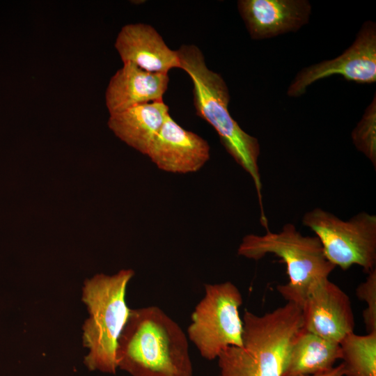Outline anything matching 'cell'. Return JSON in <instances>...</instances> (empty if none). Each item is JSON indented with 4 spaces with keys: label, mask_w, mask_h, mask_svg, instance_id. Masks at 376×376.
<instances>
[{
    "label": "cell",
    "mask_w": 376,
    "mask_h": 376,
    "mask_svg": "<svg viewBox=\"0 0 376 376\" xmlns=\"http://www.w3.org/2000/svg\"><path fill=\"white\" fill-rule=\"evenodd\" d=\"M116 358L132 376H193L186 334L156 306L131 309Z\"/></svg>",
    "instance_id": "obj_1"
},
{
    "label": "cell",
    "mask_w": 376,
    "mask_h": 376,
    "mask_svg": "<svg viewBox=\"0 0 376 376\" xmlns=\"http://www.w3.org/2000/svg\"><path fill=\"white\" fill-rule=\"evenodd\" d=\"M242 322V345L220 353L219 376H283L293 340L302 328L301 309L287 302L262 315L246 310Z\"/></svg>",
    "instance_id": "obj_2"
},
{
    "label": "cell",
    "mask_w": 376,
    "mask_h": 376,
    "mask_svg": "<svg viewBox=\"0 0 376 376\" xmlns=\"http://www.w3.org/2000/svg\"><path fill=\"white\" fill-rule=\"evenodd\" d=\"M177 53L180 68L188 74L193 83L196 114L215 130L227 152L251 176L257 191L261 217H264L258 139L244 131L231 116L228 107V86L219 74L207 68L201 49L194 45H185Z\"/></svg>",
    "instance_id": "obj_3"
},
{
    "label": "cell",
    "mask_w": 376,
    "mask_h": 376,
    "mask_svg": "<svg viewBox=\"0 0 376 376\" xmlns=\"http://www.w3.org/2000/svg\"><path fill=\"white\" fill-rule=\"evenodd\" d=\"M131 269L113 275L98 274L84 282L83 302L89 316L83 325V344L88 350L84 363L90 370L116 374L118 338L131 309L125 300Z\"/></svg>",
    "instance_id": "obj_4"
},
{
    "label": "cell",
    "mask_w": 376,
    "mask_h": 376,
    "mask_svg": "<svg viewBox=\"0 0 376 376\" xmlns=\"http://www.w3.org/2000/svg\"><path fill=\"white\" fill-rule=\"evenodd\" d=\"M237 253L254 260L267 254L281 258L286 265L289 281L278 285L276 290L287 302H292L300 308L310 288L315 282L329 278L336 267L325 257L316 236L303 235L290 223L277 233L267 230L263 235H246Z\"/></svg>",
    "instance_id": "obj_5"
},
{
    "label": "cell",
    "mask_w": 376,
    "mask_h": 376,
    "mask_svg": "<svg viewBox=\"0 0 376 376\" xmlns=\"http://www.w3.org/2000/svg\"><path fill=\"white\" fill-rule=\"evenodd\" d=\"M205 295L194 308L187 336L201 357L217 359L228 347L242 345L243 302L237 287L230 281L205 284Z\"/></svg>",
    "instance_id": "obj_6"
},
{
    "label": "cell",
    "mask_w": 376,
    "mask_h": 376,
    "mask_svg": "<svg viewBox=\"0 0 376 376\" xmlns=\"http://www.w3.org/2000/svg\"><path fill=\"white\" fill-rule=\"evenodd\" d=\"M302 224L319 239L327 259L343 270L354 265L369 273L376 265V216L361 212L348 220L319 207L307 212Z\"/></svg>",
    "instance_id": "obj_7"
},
{
    "label": "cell",
    "mask_w": 376,
    "mask_h": 376,
    "mask_svg": "<svg viewBox=\"0 0 376 376\" xmlns=\"http://www.w3.org/2000/svg\"><path fill=\"white\" fill-rule=\"evenodd\" d=\"M334 75L359 84L376 81V25L366 21L352 45L338 57L302 69L288 87L290 97L303 95L314 82Z\"/></svg>",
    "instance_id": "obj_8"
},
{
    "label": "cell",
    "mask_w": 376,
    "mask_h": 376,
    "mask_svg": "<svg viewBox=\"0 0 376 376\" xmlns=\"http://www.w3.org/2000/svg\"><path fill=\"white\" fill-rule=\"evenodd\" d=\"M301 309L304 330L337 343L354 332L351 301L329 278L315 282L310 288Z\"/></svg>",
    "instance_id": "obj_9"
},
{
    "label": "cell",
    "mask_w": 376,
    "mask_h": 376,
    "mask_svg": "<svg viewBox=\"0 0 376 376\" xmlns=\"http://www.w3.org/2000/svg\"><path fill=\"white\" fill-rule=\"evenodd\" d=\"M210 152L207 141L182 127L169 114L147 155L161 170L189 173L205 165L210 159Z\"/></svg>",
    "instance_id": "obj_10"
},
{
    "label": "cell",
    "mask_w": 376,
    "mask_h": 376,
    "mask_svg": "<svg viewBox=\"0 0 376 376\" xmlns=\"http://www.w3.org/2000/svg\"><path fill=\"white\" fill-rule=\"evenodd\" d=\"M237 8L256 40L296 31L308 23L311 13L306 0H240Z\"/></svg>",
    "instance_id": "obj_11"
},
{
    "label": "cell",
    "mask_w": 376,
    "mask_h": 376,
    "mask_svg": "<svg viewBox=\"0 0 376 376\" xmlns=\"http://www.w3.org/2000/svg\"><path fill=\"white\" fill-rule=\"evenodd\" d=\"M114 46L123 63H132L148 72L168 74L173 68H180L177 51L170 49L149 24L123 26Z\"/></svg>",
    "instance_id": "obj_12"
},
{
    "label": "cell",
    "mask_w": 376,
    "mask_h": 376,
    "mask_svg": "<svg viewBox=\"0 0 376 376\" xmlns=\"http://www.w3.org/2000/svg\"><path fill=\"white\" fill-rule=\"evenodd\" d=\"M169 81L166 73L148 72L132 63H123L110 79L105 91L109 115L162 100Z\"/></svg>",
    "instance_id": "obj_13"
},
{
    "label": "cell",
    "mask_w": 376,
    "mask_h": 376,
    "mask_svg": "<svg viewBox=\"0 0 376 376\" xmlns=\"http://www.w3.org/2000/svg\"><path fill=\"white\" fill-rule=\"evenodd\" d=\"M169 114V107L158 100L109 115L108 126L118 138L147 155Z\"/></svg>",
    "instance_id": "obj_14"
},
{
    "label": "cell",
    "mask_w": 376,
    "mask_h": 376,
    "mask_svg": "<svg viewBox=\"0 0 376 376\" xmlns=\"http://www.w3.org/2000/svg\"><path fill=\"white\" fill-rule=\"evenodd\" d=\"M339 343L301 329L292 344L283 376H308L328 371L340 359Z\"/></svg>",
    "instance_id": "obj_15"
},
{
    "label": "cell",
    "mask_w": 376,
    "mask_h": 376,
    "mask_svg": "<svg viewBox=\"0 0 376 376\" xmlns=\"http://www.w3.org/2000/svg\"><path fill=\"white\" fill-rule=\"evenodd\" d=\"M339 344L343 376H376V332H352Z\"/></svg>",
    "instance_id": "obj_16"
},
{
    "label": "cell",
    "mask_w": 376,
    "mask_h": 376,
    "mask_svg": "<svg viewBox=\"0 0 376 376\" xmlns=\"http://www.w3.org/2000/svg\"><path fill=\"white\" fill-rule=\"evenodd\" d=\"M376 98L366 109L362 118L351 134L356 148L376 167Z\"/></svg>",
    "instance_id": "obj_17"
},
{
    "label": "cell",
    "mask_w": 376,
    "mask_h": 376,
    "mask_svg": "<svg viewBox=\"0 0 376 376\" xmlns=\"http://www.w3.org/2000/svg\"><path fill=\"white\" fill-rule=\"evenodd\" d=\"M356 296L367 305L362 313L367 333L376 332V269L357 286Z\"/></svg>",
    "instance_id": "obj_18"
},
{
    "label": "cell",
    "mask_w": 376,
    "mask_h": 376,
    "mask_svg": "<svg viewBox=\"0 0 376 376\" xmlns=\"http://www.w3.org/2000/svg\"><path fill=\"white\" fill-rule=\"evenodd\" d=\"M308 376H343V368L341 363L334 366L331 370L313 375Z\"/></svg>",
    "instance_id": "obj_19"
}]
</instances>
